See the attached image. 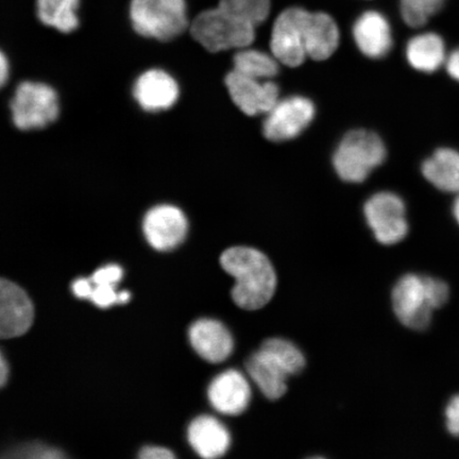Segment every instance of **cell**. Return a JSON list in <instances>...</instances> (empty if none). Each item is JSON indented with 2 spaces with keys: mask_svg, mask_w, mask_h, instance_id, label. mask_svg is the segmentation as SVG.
Returning <instances> with one entry per match:
<instances>
[{
  "mask_svg": "<svg viewBox=\"0 0 459 459\" xmlns=\"http://www.w3.org/2000/svg\"><path fill=\"white\" fill-rule=\"evenodd\" d=\"M223 271L235 279L232 299L245 311H257L272 301L278 278L273 263L251 247H232L221 256Z\"/></svg>",
  "mask_w": 459,
  "mask_h": 459,
  "instance_id": "1",
  "label": "cell"
},
{
  "mask_svg": "<svg viewBox=\"0 0 459 459\" xmlns=\"http://www.w3.org/2000/svg\"><path fill=\"white\" fill-rule=\"evenodd\" d=\"M386 158V148L381 137L366 130L349 132L338 145L333 165L341 179L360 183Z\"/></svg>",
  "mask_w": 459,
  "mask_h": 459,
  "instance_id": "2",
  "label": "cell"
},
{
  "mask_svg": "<svg viewBox=\"0 0 459 459\" xmlns=\"http://www.w3.org/2000/svg\"><path fill=\"white\" fill-rule=\"evenodd\" d=\"M191 34L206 50L220 53L249 48L255 39V27L217 7L204 11L194 20Z\"/></svg>",
  "mask_w": 459,
  "mask_h": 459,
  "instance_id": "3",
  "label": "cell"
},
{
  "mask_svg": "<svg viewBox=\"0 0 459 459\" xmlns=\"http://www.w3.org/2000/svg\"><path fill=\"white\" fill-rule=\"evenodd\" d=\"M132 27L142 37L169 41L188 26L186 0H132Z\"/></svg>",
  "mask_w": 459,
  "mask_h": 459,
  "instance_id": "4",
  "label": "cell"
},
{
  "mask_svg": "<svg viewBox=\"0 0 459 459\" xmlns=\"http://www.w3.org/2000/svg\"><path fill=\"white\" fill-rule=\"evenodd\" d=\"M10 108L15 127L22 131L46 128L60 113L55 89L36 82H24L17 86Z\"/></svg>",
  "mask_w": 459,
  "mask_h": 459,
  "instance_id": "5",
  "label": "cell"
},
{
  "mask_svg": "<svg viewBox=\"0 0 459 459\" xmlns=\"http://www.w3.org/2000/svg\"><path fill=\"white\" fill-rule=\"evenodd\" d=\"M393 307L400 323L411 330H427L432 323L433 307L426 275L407 273L394 285Z\"/></svg>",
  "mask_w": 459,
  "mask_h": 459,
  "instance_id": "6",
  "label": "cell"
},
{
  "mask_svg": "<svg viewBox=\"0 0 459 459\" xmlns=\"http://www.w3.org/2000/svg\"><path fill=\"white\" fill-rule=\"evenodd\" d=\"M367 223L378 243L395 245L409 233L403 200L398 195L382 192L373 195L364 206Z\"/></svg>",
  "mask_w": 459,
  "mask_h": 459,
  "instance_id": "7",
  "label": "cell"
},
{
  "mask_svg": "<svg viewBox=\"0 0 459 459\" xmlns=\"http://www.w3.org/2000/svg\"><path fill=\"white\" fill-rule=\"evenodd\" d=\"M316 108L312 100L303 96L279 100L266 113L263 132L272 142H286L299 136L313 122Z\"/></svg>",
  "mask_w": 459,
  "mask_h": 459,
  "instance_id": "8",
  "label": "cell"
},
{
  "mask_svg": "<svg viewBox=\"0 0 459 459\" xmlns=\"http://www.w3.org/2000/svg\"><path fill=\"white\" fill-rule=\"evenodd\" d=\"M306 11L301 8L286 9L274 22L272 53L275 59L286 66L297 67L307 60L303 28Z\"/></svg>",
  "mask_w": 459,
  "mask_h": 459,
  "instance_id": "9",
  "label": "cell"
},
{
  "mask_svg": "<svg viewBox=\"0 0 459 459\" xmlns=\"http://www.w3.org/2000/svg\"><path fill=\"white\" fill-rule=\"evenodd\" d=\"M188 230L187 218L176 205L159 204L143 217V232L149 245L158 251H169L182 244Z\"/></svg>",
  "mask_w": 459,
  "mask_h": 459,
  "instance_id": "10",
  "label": "cell"
},
{
  "mask_svg": "<svg viewBox=\"0 0 459 459\" xmlns=\"http://www.w3.org/2000/svg\"><path fill=\"white\" fill-rule=\"evenodd\" d=\"M225 82L235 105L249 117L266 114L279 100L278 85L272 80L247 77L232 71Z\"/></svg>",
  "mask_w": 459,
  "mask_h": 459,
  "instance_id": "11",
  "label": "cell"
},
{
  "mask_svg": "<svg viewBox=\"0 0 459 459\" xmlns=\"http://www.w3.org/2000/svg\"><path fill=\"white\" fill-rule=\"evenodd\" d=\"M34 308L30 298L19 285L0 281V337L3 340L24 335L30 329Z\"/></svg>",
  "mask_w": 459,
  "mask_h": 459,
  "instance_id": "12",
  "label": "cell"
},
{
  "mask_svg": "<svg viewBox=\"0 0 459 459\" xmlns=\"http://www.w3.org/2000/svg\"><path fill=\"white\" fill-rule=\"evenodd\" d=\"M132 94L143 111L156 113L169 110L176 105L180 88L170 74L152 68L135 80Z\"/></svg>",
  "mask_w": 459,
  "mask_h": 459,
  "instance_id": "13",
  "label": "cell"
},
{
  "mask_svg": "<svg viewBox=\"0 0 459 459\" xmlns=\"http://www.w3.org/2000/svg\"><path fill=\"white\" fill-rule=\"evenodd\" d=\"M212 406L223 415L238 416L251 401L249 381L242 372L229 369L216 377L208 389Z\"/></svg>",
  "mask_w": 459,
  "mask_h": 459,
  "instance_id": "14",
  "label": "cell"
},
{
  "mask_svg": "<svg viewBox=\"0 0 459 459\" xmlns=\"http://www.w3.org/2000/svg\"><path fill=\"white\" fill-rule=\"evenodd\" d=\"M188 337L195 351L209 363H221L233 352V337L221 321L199 319L189 328Z\"/></svg>",
  "mask_w": 459,
  "mask_h": 459,
  "instance_id": "15",
  "label": "cell"
},
{
  "mask_svg": "<svg viewBox=\"0 0 459 459\" xmlns=\"http://www.w3.org/2000/svg\"><path fill=\"white\" fill-rule=\"evenodd\" d=\"M353 38L360 53L370 59H382L393 48V32L386 17L367 11L353 26Z\"/></svg>",
  "mask_w": 459,
  "mask_h": 459,
  "instance_id": "16",
  "label": "cell"
},
{
  "mask_svg": "<svg viewBox=\"0 0 459 459\" xmlns=\"http://www.w3.org/2000/svg\"><path fill=\"white\" fill-rule=\"evenodd\" d=\"M246 370L251 381L268 400L277 401L284 397L289 388L287 378L290 376L271 354L258 349L246 360Z\"/></svg>",
  "mask_w": 459,
  "mask_h": 459,
  "instance_id": "17",
  "label": "cell"
},
{
  "mask_svg": "<svg viewBox=\"0 0 459 459\" xmlns=\"http://www.w3.org/2000/svg\"><path fill=\"white\" fill-rule=\"evenodd\" d=\"M303 27L307 56L316 61L329 59L340 45L335 21L328 14L306 11Z\"/></svg>",
  "mask_w": 459,
  "mask_h": 459,
  "instance_id": "18",
  "label": "cell"
},
{
  "mask_svg": "<svg viewBox=\"0 0 459 459\" xmlns=\"http://www.w3.org/2000/svg\"><path fill=\"white\" fill-rule=\"evenodd\" d=\"M188 441L197 455L214 459L226 455L231 446V435L223 424L211 416H200L188 427Z\"/></svg>",
  "mask_w": 459,
  "mask_h": 459,
  "instance_id": "19",
  "label": "cell"
},
{
  "mask_svg": "<svg viewBox=\"0 0 459 459\" xmlns=\"http://www.w3.org/2000/svg\"><path fill=\"white\" fill-rule=\"evenodd\" d=\"M446 57L444 39L437 33H421L407 43L406 59L416 71H438L445 65Z\"/></svg>",
  "mask_w": 459,
  "mask_h": 459,
  "instance_id": "20",
  "label": "cell"
},
{
  "mask_svg": "<svg viewBox=\"0 0 459 459\" xmlns=\"http://www.w3.org/2000/svg\"><path fill=\"white\" fill-rule=\"evenodd\" d=\"M422 174L440 191L459 194V152L450 148L438 149L424 160Z\"/></svg>",
  "mask_w": 459,
  "mask_h": 459,
  "instance_id": "21",
  "label": "cell"
},
{
  "mask_svg": "<svg viewBox=\"0 0 459 459\" xmlns=\"http://www.w3.org/2000/svg\"><path fill=\"white\" fill-rule=\"evenodd\" d=\"M79 0H37L39 20L62 33H71L79 26Z\"/></svg>",
  "mask_w": 459,
  "mask_h": 459,
  "instance_id": "22",
  "label": "cell"
},
{
  "mask_svg": "<svg viewBox=\"0 0 459 459\" xmlns=\"http://www.w3.org/2000/svg\"><path fill=\"white\" fill-rule=\"evenodd\" d=\"M278 60L274 56L248 48L239 49L233 57V71L244 76L271 80L279 73Z\"/></svg>",
  "mask_w": 459,
  "mask_h": 459,
  "instance_id": "23",
  "label": "cell"
},
{
  "mask_svg": "<svg viewBox=\"0 0 459 459\" xmlns=\"http://www.w3.org/2000/svg\"><path fill=\"white\" fill-rule=\"evenodd\" d=\"M279 361L289 376H298L306 368L307 359L301 350L284 338H269L260 347Z\"/></svg>",
  "mask_w": 459,
  "mask_h": 459,
  "instance_id": "24",
  "label": "cell"
},
{
  "mask_svg": "<svg viewBox=\"0 0 459 459\" xmlns=\"http://www.w3.org/2000/svg\"><path fill=\"white\" fill-rule=\"evenodd\" d=\"M218 7L254 27L260 26L271 13V0H221Z\"/></svg>",
  "mask_w": 459,
  "mask_h": 459,
  "instance_id": "25",
  "label": "cell"
},
{
  "mask_svg": "<svg viewBox=\"0 0 459 459\" xmlns=\"http://www.w3.org/2000/svg\"><path fill=\"white\" fill-rule=\"evenodd\" d=\"M446 0H401V14L412 28L426 25L428 21L443 9Z\"/></svg>",
  "mask_w": 459,
  "mask_h": 459,
  "instance_id": "26",
  "label": "cell"
},
{
  "mask_svg": "<svg viewBox=\"0 0 459 459\" xmlns=\"http://www.w3.org/2000/svg\"><path fill=\"white\" fill-rule=\"evenodd\" d=\"M426 282L429 295L430 300H432L434 308L438 309L445 307L450 298L449 285H447L443 280L428 277V275H426Z\"/></svg>",
  "mask_w": 459,
  "mask_h": 459,
  "instance_id": "27",
  "label": "cell"
},
{
  "mask_svg": "<svg viewBox=\"0 0 459 459\" xmlns=\"http://www.w3.org/2000/svg\"><path fill=\"white\" fill-rule=\"evenodd\" d=\"M22 455L17 457L38 458V459H59L65 455L60 450L53 446L43 445H31L19 450Z\"/></svg>",
  "mask_w": 459,
  "mask_h": 459,
  "instance_id": "28",
  "label": "cell"
},
{
  "mask_svg": "<svg viewBox=\"0 0 459 459\" xmlns=\"http://www.w3.org/2000/svg\"><path fill=\"white\" fill-rule=\"evenodd\" d=\"M90 299L97 307H108L117 302L118 294L115 292L113 285H95Z\"/></svg>",
  "mask_w": 459,
  "mask_h": 459,
  "instance_id": "29",
  "label": "cell"
},
{
  "mask_svg": "<svg viewBox=\"0 0 459 459\" xmlns=\"http://www.w3.org/2000/svg\"><path fill=\"white\" fill-rule=\"evenodd\" d=\"M123 269L118 265H108L99 269L91 277L95 285H115L123 278Z\"/></svg>",
  "mask_w": 459,
  "mask_h": 459,
  "instance_id": "30",
  "label": "cell"
},
{
  "mask_svg": "<svg viewBox=\"0 0 459 459\" xmlns=\"http://www.w3.org/2000/svg\"><path fill=\"white\" fill-rule=\"evenodd\" d=\"M446 424L449 433L459 437V394L455 395L446 407Z\"/></svg>",
  "mask_w": 459,
  "mask_h": 459,
  "instance_id": "31",
  "label": "cell"
},
{
  "mask_svg": "<svg viewBox=\"0 0 459 459\" xmlns=\"http://www.w3.org/2000/svg\"><path fill=\"white\" fill-rule=\"evenodd\" d=\"M142 459H174L176 456L169 449L160 446H145L140 452Z\"/></svg>",
  "mask_w": 459,
  "mask_h": 459,
  "instance_id": "32",
  "label": "cell"
},
{
  "mask_svg": "<svg viewBox=\"0 0 459 459\" xmlns=\"http://www.w3.org/2000/svg\"><path fill=\"white\" fill-rule=\"evenodd\" d=\"M72 289L74 294L80 298V299H90L94 287H91L89 280L78 279L73 283Z\"/></svg>",
  "mask_w": 459,
  "mask_h": 459,
  "instance_id": "33",
  "label": "cell"
},
{
  "mask_svg": "<svg viewBox=\"0 0 459 459\" xmlns=\"http://www.w3.org/2000/svg\"><path fill=\"white\" fill-rule=\"evenodd\" d=\"M446 67L447 74L459 82V48L446 57Z\"/></svg>",
  "mask_w": 459,
  "mask_h": 459,
  "instance_id": "34",
  "label": "cell"
},
{
  "mask_svg": "<svg viewBox=\"0 0 459 459\" xmlns=\"http://www.w3.org/2000/svg\"><path fill=\"white\" fill-rule=\"evenodd\" d=\"M10 76V65L7 59V56L4 53H2V56H0V80H2V84L4 85L7 82V80Z\"/></svg>",
  "mask_w": 459,
  "mask_h": 459,
  "instance_id": "35",
  "label": "cell"
},
{
  "mask_svg": "<svg viewBox=\"0 0 459 459\" xmlns=\"http://www.w3.org/2000/svg\"><path fill=\"white\" fill-rule=\"evenodd\" d=\"M8 377L9 366L4 353H2L0 354V386L4 387L7 384Z\"/></svg>",
  "mask_w": 459,
  "mask_h": 459,
  "instance_id": "36",
  "label": "cell"
},
{
  "mask_svg": "<svg viewBox=\"0 0 459 459\" xmlns=\"http://www.w3.org/2000/svg\"><path fill=\"white\" fill-rule=\"evenodd\" d=\"M130 292L128 291H122L118 294V299L117 303L125 304L127 303L130 300Z\"/></svg>",
  "mask_w": 459,
  "mask_h": 459,
  "instance_id": "37",
  "label": "cell"
},
{
  "mask_svg": "<svg viewBox=\"0 0 459 459\" xmlns=\"http://www.w3.org/2000/svg\"><path fill=\"white\" fill-rule=\"evenodd\" d=\"M453 214H455V220L459 225V194L455 201V205H453Z\"/></svg>",
  "mask_w": 459,
  "mask_h": 459,
  "instance_id": "38",
  "label": "cell"
}]
</instances>
